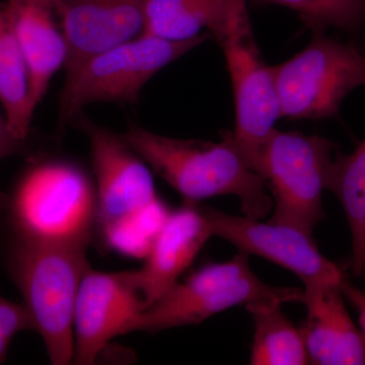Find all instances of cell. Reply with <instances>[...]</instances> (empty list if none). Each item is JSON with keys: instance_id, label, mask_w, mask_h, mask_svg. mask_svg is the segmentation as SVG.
<instances>
[{"instance_id": "1", "label": "cell", "mask_w": 365, "mask_h": 365, "mask_svg": "<svg viewBox=\"0 0 365 365\" xmlns=\"http://www.w3.org/2000/svg\"><path fill=\"white\" fill-rule=\"evenodd\" d=\"M7 241L88 248L97 235L96 184L66 158H37L0 203Z\"/></svg>"}, {"instance_id": "2", "label": "cell", "mask_w": 365, "mask_h": 365, "mask_svg": "<svg viewBox=\"0 0 365 365\" xmlns=\"http://www.w3.org/2000/svg\"><path fill=\"white\" fill-rule=\"evenodd\" d=\"M122 136L185 201L234 195L245 215L255 220L265 217L273 208L264 180L242 157L232 131L223 132L220 143H212L173 138L130 125Z\"/></svg>"}, {"instance_id": "3", "label": "cell", "mask_w": 365, "mask_h": 365, "mask_svg": "<svg viewBox=\"0 0 365 365\" xmlns=\"http://www.w3.org/2000/svg\"><path fill=\"white\" fill-rule=\"evenodd\" d=\"M76 122L90 141L97 235L106 248L123 255L140 253L150 246L170 211L158 198L150 168L121 134L83 114Z\"/></svg>"}, {"instance_id": "4", "label": "cell", "mask_w": 365, "mask_h": 365, "mask_svg": "<svg viewBox=\"0 0 365 365\" xmlns=\"http://www.w3.org/2000/svg\"><path fill=\"white\" fill-rule=\"evenodd\" d=\"M86 250L6 242L7 270L54 365L73 364L74 309L90 268Z\"/></svg>"}, {"instance_id": "5", "label": "cell", "mask_w": 365, "mask_h": 365, "mask_svg": "<svg viewBox=\"0 0 365 365\" xmlns=\"http://www.w3.org/2000/svg\"><path fill=\"white\" fill-rule=\"evenodd\" d=\"M209 39H212L209 33L181 42L141 34L93 55L66 76L59 102V128L76 121L86 106L93 103L135 104L144 86L158 71Z\"/></svg>"}, {"instance_id": "6", "label": "cell", "mask_w": 365, "mask_h": 365, "mask_svg": "<svg viewBox=\"0 0 365 365\" xmlns=\"http://www.w3.org/2000/svg\"><path fill=\"white\" fill-rule=\"evenodd\" d=\"M269 297L302 302L304 290L266 284L250 268L249 255L239 252L232 260L208 264L182 282L177 281L139 314L129 333L194 325L230 307Z\"/></svg>"}, {"instance_id": "7", "label": "cell", "mask_w": 365, "mask_h": 365, "mask_svg": "<svg viewBox=\"0 0 365 365\" xmlns=\"http://www.w3.org/2000/svg\"><path fill=\"white\" fill-rule=\"evenodd\" d=\"M337 150L329 139L274 129L262 145L257 172L273 201L271 222L312 235L325 218L323 192Z\"/></svg>"}, {"instance_id": "8", "label": "cell", "mask_w": 365, "mask_h": 365, "mask_svg": "<svg viewBox=\"0 0 365 365\" xmlns=\"http://www.w3.org/2000/svg\"><path fill=\"white\" fill-rule=\"evenodd\" d=\"M281 118L335 117L346 97L365 88V54L356 46L314 33L309 44L273 66Z\"/></svg>"}, {"instance_id": "9", "label": "cell", "mask_w": 365, "mask_h": 365, "mask_svg": "<svg viewBox=\"0 0 365 365\" xmlns=\"http://www.w3.org/2000/svg\"><path fill=\"white\" fill-rule=\"evenodd\" d=\"M213 39L222 47L232 81L235 121L232 137L242 157L257 172L262 145L281 114L273 66L265 63L259 51L247 0H240Z\"/></svg>"}, {"instance_id": "10", "label": "cell", "mask_w": 365, "mask_h": 365, "mask_svg": "<svg viewBox=\"0 0 365 365\" xmlns=\"http://www.w3.org/2000/svg\"><path fill=\"white\" fill-rule=\"evenodd\" d=\"M146 307L138 270L104 273L88 268L74 309L73 364H95L110 341L129 333Z\"/></svg>"}, {"instance_id": "11", "label": "cell", "mask_w": 365, "mask_h": 365, "mask_svg": "<svg viewBox=\"0 0 365 365\" xmlns=\"http://www.w3.org/2000/svg\"><path fill=\"white\" fill-rule=\"evenodd\" d=\"M206 212L215 237L235 245L239 252L256 255L292 271L304 284L344 280L340 268L319 251L312 235L299 228L213 208H206Z\"/></svg>"}, {"instance_id": "12", "label": "cell", "mask_w": 365, "mask_h": 365, "mask_svg": "<svg viewBox=\"0 0 365 365\" xmlns=\"http://www.w3.org/2000/svg\"><path fill=\"white\" fill-rule=\"evenodd\" d=\"M148 0H53L67 42L68 76L93 56L140 36Z\"/></svg>"}, {"instance_id": "13", "label": "cell", "mask_w": 365, "mask_h": 365, "mask_svg": "<svg viewBox=\"0 0 365 365\" xmlns=\"http://www.w3.org/2000/svg\"><path fill=\"white\" fill-rule=\"evenodd\" d=\"M211 237L215 235L205 207L185 201L170 210L138 270L148 307L177 282Z\"/></svg>"}, {"instance_id": "14", "label": "cell", "mask_w": 365, "mask_h": 365, "mask_svg": "<svg viewBox=\"0 0 365 365\" xmlns=\"http://www.w3.org/2000/svg\"><path fill=\"white\" fill-rule=\"evenodd\" d=\"M341 284H304L307 317L299 330L311 364L365 365L364 334L346 309Z\"/></svg>"}, {"instance_id": "15", "label": "cell", "mask_w": 365, "mask_h": 365, "mask_svg": "<svg viewBox=\"0 0 365 365\" xmlns=\"http://www.w3.org/2000/svg\"><path fill=\"white\" fill-rule=\"evenodd\" d=\"M4 7L28 66L31 107L35 112L53 76L66 66V39L57 25L53 0H6Z\"/></svg>"}, {"instance_id": "16", "label": "cell", "mask_w": 365, "mask_h": 365, "mask_svg": "<svg viewBox=\"0 0 365 365\" xmlns=\"http://www.w3.org/2000/svg\"><path fill=\"white\" fill-rule=\"evenodd\" d=\"M240 0H148L143 33L169 41L211 37L222 30Z\"/></svg>"}, {"instance_id": "17", "label": "cell", "mask_w": 365, "mask_h": 365, "mask_svg": "<svg viewBox=\"0 0 365 365\" xmlns=\"http://www.w3.org/2000/svg\"><path fill=\"white\" fill-rule=\"evenodd\" d=\"M284 302L275 297L246 304L254 321L250 364L253 365L309 364L306 344L299 329L282 313Z\"/></svg>"}, {"instance_id": "18", "label": "cell", "mask_w": 365, "mask_h": 365, "mask_svg": "<svg viewBox=\"0 0 365 365\" xmlns=\"http://www.w3.org/2000/svg\"><path fill=\"white\" fill-rule=\"evenodd\" d=\"M0 103L7 126L16 139L28 140L34 116L30 73L0 1Z\"/></svg>"}, {"instance_id": "19", "label": "cell", "mask_w": 365, "mask_h": 365, "mask_svg": "<svg viewBox=\"0 0 365 365\" xmlns=\"http://www.w3.org/2000/svg\"><path fill=\"white\" fill-rule=\"evenodd\" d=\"M327 190L337 196L344 209L355 249L365 227V140L350 155L336 153Z\"/></svg>"}, {"instance_id": "20", "label": "cell", "mask_w": 365, "mask_h": 365, "mask_svg": "<svg viewBox=\"0 0 365 365\" xmlns=\"http://www.w3.org/2000/svg\"><path fill=\"white\" fill-rule=\"evenodd\" d=\"M295 11L313 33L329 29L359 34L365 31V0H256Z\"/></svg>"}, {"instance_id": "21", "label": "cell", "mask_w": 365, "mask_h": 365, "mask_svg": "<svg viewBox=\"0 0 365 365\" xmlns=\"http://www.w3.org/2000/svg\"><path fill=\"white\" fill-rule=\"evenodd\" d=\"M28 330L36 331V328L25 304H16L0 295V364L6 361L14 338Z\"/></svg>"}, {"instance_id": "22", "label": "cell", "mask_w": 365, "mask_h": 365, "mask_svg": "<svg viewBox=\"0 0 365 365\" xmlns=\"http://www.w3.org/2000/svg\"><path fill=\"white\" fill-rule=\"evenodd\" d=\"M26 141H21L9 131L6 117L0 114V160L24 153Z\"/></svg>"}, {"instance_id": "23", "label": "cell", "mask_w": 365, "mask_h": 365, "mask_svg": "<svg viewBox=\"0 0 365 365\" xmlns=\"http://www.w3.org/2000/svg\"><path fill=\"white\" fill-rule=\"evenodd\" d=\"M341 287H342L343 294L348 297L353 306L359 311L360 325H361L362 334L365 339V294L346 282L345 279L341 284Z\"/></svg>"}, {"instance_id": "24", "label": "cell", "mask_w": 365, "mask_h": 365, "mask_svg": "<svg viewBox=\"0 0 365 365\" xmlns=\"http://www.w3.org/2000/svg\"><path fill=\"white\" fill-rule=\"evenodd\" d=\"M353 267L357 275L365 271V227L359 245L353 249Z\"/></svg>"}]
</instances>
